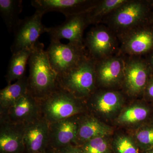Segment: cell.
I'll list each match as a JSON object with an SVG mask.
<instances>
[{"label": "cell", "instance_id": "6da1fadb", "mask_svg": "<svg viewBox=\"0 0 153 153\" xmlns=\"http://www.w3.org/2000/svg\"><path fill=\"white\" fill-rule=\"evenodd\" d=\"M28 63V90L35 98L41 100L59 88L58 75L51 67L44 44L36 43Z\"/></svg>", "mask_w": 153, "mask_h": 153}, {"label": "cell", "instance_id": "7a4b0ae2", "mask_svg": "<svg viewBox=\"0 0 153 153\" xmlns=\"http://www.w3.org/2000/svg\"><path fill=\"white\" fill-rule=\"evenodd\" d=\"M95 61L86 56L74 68L58 76L59 87L80 99L93 93L96 80Z\"/></svg>", "mask_w": 153, "mask_h": 153}, {"label": "cell", "instance_id": "3957f363", "mask_svg": "<svg viewBox=\"0 0 153 153\" xmlns=\"http://www.w3.org/2000/svg\"><path fill=\"white\" fill-rule=\"evenodd\" d=\"M39 101L42 117L49 124L80 114L84 111L81 99L60 87Z\"/></svg>", "mask_w": 153, "mask_h": 153}, {"label": "cell", "instance_id": "277c9868", "mask_svg": "<svg viewBox=\"0 0 153 153\" xmlns=\"http://www.w3.org/2000/svg\"><path fill=\"white\" fill-rule=\"evenodd\" d=\"M46 52L51 67L58 76L74 68L87 56L83 47L63 44L60 41H51Z\"/></svg>", "mask_w": 153, "mask_h": 153}, {"label": "cell", "instance_id": "5b68a950", "mask_svg": "<svg viewBox=\"0 0 153 153\" xmlns=\"http://www.w3.org/2000/svg\"><path fill=\"white\" fill-rule=\"evenodd\" d=\"M43 16L36 11L32 16L22 19L13 32L14 41L10 49L12 54L24 49H33L40 36L47 33L48 27L42 23Z\"/></svg>", "mask_w": 153, "mask_h": 153}, {"label": "cell", "instance_id": "8992f818", "mask_svg": "<svg viewBox=\"0 0 153 153\" xmlns=\"http://www.w3.org/2000/svg\"><path fill=\"white\" fill-rule=\"evenodd\" d=\"M40 101L27 91L9 110L0 121L27 125L42 117Z\"/></svg>", "mask_w": 153, "mask_h": 153}, {"label": "cell", "instance_id": "52a82bcc", "mask_svg": "<svg viewBox=\"0 0 153 153\" xmlns=\"http://www.w3.org/2000/svg\"><path fill=\"white\" fill-rule=\"evenodd\" d=\"M87 13L66 17L65 22L61 25L48 28L47 33L50 36L51 41L67 39L69 43L83 47V31L86 26L90 24Z\"/></svg>", "mask_w": 153, "mask_h": 153}, {"label": "cell", "instance_id": "ba28073f", "mask_svg": "<svg viewBox=\"0 0 153 153\" xmlns=\"http://www.w3.org/2000/svg\"><path fill=\"white\" fill-rule=\"evenodd\" d=\"M31 4L36 11L44 15L56 12L66 17L87 13L96 6L93 2L85 0H33Z\"/></svg>", "mask_w": 153, "mask_h": 153}, {"label": "cell", "instance_id": "9c48e42d", "mask_svg": "<svg viewBox=\"0 0 153 153\" xmlns=\"http://www.w3.org/2000/svg\"><path fill=\"white\" fill-rule=\"evenodd\" d=\"M79 115L49 124V149L57 150L69 145H74Z\"/></svg>", "mask_w": 153, "mask_h": 153}, {"label": "cell", "instance_id": "30bf717a", "mask_svg": "<svg viewBox=\"0 0 153 153\" xmlns=\"http://www.w3.org/2000/svg\"><path fill=\"white\" fill-rule=\"evenodd\" d=\"M25 153H45L49 149V124L43 117L25 126Z\"/></svg>", "mask_w": 153, "mask_h": 153}, {"label": "cell", "instance_id": "8fae6325", "mask_svg": "<svg viewBox=\"0 0 153 153\" xmlns=\"http://www.w3.org/2000/svg\"><path fill=\"white\" fill-rule=\"evenodd\" d=\"M149 10V5L145 2L127 1L115 10L113 23L120 29L131 27L145 19Z\"/></svg>", "mask_w": 153, "mask_h": 153}, {"label": "cell", "instance_id": "7c38bea8", "mask_svg": "<svg viewBox=\"0 0 153 153\" xmlns=\"http://www.w3.org/2000/svg\"><path fill=\"white\" fill-rule=\"evenodd\" d=\"M26 125L0 121V153H25Z\"/></svg>", "mask_w": 153, "mask_h": 153}, {"label": "cell", "instance_id": "4fadbf2b", "mask_svg": "<svg viewBox=\"0 0 153 153\" xmlns=\"http://www.w3.org/2000/svg\"><path fill=\"white\" fill-rule=\"evenodd\" d=\"M150 67L142 61H132L125 67V82L130 93L135 95L144 90L147 85Z\"/></svg>", "mask_w": 153, "mask_h": 153}, {"label": "cell", "instance_id": "5bb4252c", "mask_svg": "<svg viewBox=\"0 0 153 153\" xmlns=\"http://www.w3.org/2000/svg\"><path fill=\"white\" fill-rule=\"evenodd\" d=\"M111 132V129L92 115L79 117V126L74 145L81 146L94 138L105 137Z\"/></svg>", "mask_w": 153, "mask_h": 153}, {"label": "cell", "instance_id": "9a60e30c", "mask_svg": "<svg viewBox=\"0 0 153 153\" xmlns=\"http://www.w3.org/2000/svg\"><path fill=\"white\" fill-rule=\"evenodd\" d=\"M85 44L89 50V57L94 60L111 52L114 42L112 36L108 31L103 28L96 27L88 34Z\"/></svg>", "mask_w": 153, "mask_h": 153}, {"label": "cell", "instance_id": "2e32d148", "mask_svg": "<svg viewBox=\"0 0 153 153\" xmlns=\"http://www.w3.org/2000/svg\"><path fill=\"white\" fill-rule=\"evenodd\" d=\"M124 66L120 59L111 58L95 63L96 77L103 85H113L124 74Z\"/></svg>", "mask_w": 153, "mask_h": 153}, {"label": "cell", "instance_id": "e0dca14e", "mask_svg": "<svg viewBox=\"0 0 153 153\" xmlns=\"http://www.w3.org/2000/svg\"><path fill=\"white\" fill-rule=\"evenodd\" d=\"M28 77L25 76L13 84H8L0 91V117L4 116L10 108L28 91Z\"/></svg>", "mask_w": 153, "mask_h": 153}, {"label": "cell", "instance_id": "ac0fdd59", "mask_svg": "<svg viewBox=\"0 0 153 153\" xmlns=\"http://www.w3.org/2000/svg\"><path fill=\"white\" fill-rule=\"evenodd\" d=\"M122 102V97L119 93L107 91L93 94L89 101V107L94 112L108 115L117 111Z\"/></svg>", "mask_w": 153, "mask_h": 153}, {"label": "cell", "instance_id": "d6986e66", "mask_svg": "<svg viewBox=\"0 0 153 153\" xmlns=\"http://www.w3.org/2000/svg\"><path fill=\"white\" fill-rule=\"evenodd\" d=\"M126 51L131 54H142L153 49V29L143 28L130 34L125 42Z\"/></svg>", "mask_w": 153, "mask_h": 153}, {"label": "cell", "instance_id": "ffe728a7", "mask_svg": "<svg viewBox=\"0 0 153 153\" xmlns=\"http://www.w3.org/2000/svg\"><path fill=\"white\" fill-rule=\"evenodd\" d=\"M33 49H26L13 54L5 76L8 84L14 80L22 79L25 76L27 63Z\"/></svg>", "mask_w": 153, "mask_h": 153}, {"label": "cell", "instance_id": "44dd1931", "mask_svg": "<svg viewBox=\"0 0 153 153\" xmlns=\"http://www.w3.org/2000/svg\"><path fill=\"white\" fill-rule=\"evenodd\" d=\"M22 10V0H0V14L10 33H13L22 21L19 16Z\"/></svg>", "mask_w": 153, "mask_h": 153}, {"label": "cell", "instance_id": "7402d4cb", "mask_svg": "<svg viewBox=\"0 0 153 153\" xmlns=\"http://www.w3.org/2000/svg\"><path fill=\"white\" fill-rule=\"evenodd\" d=\"M127 1L125 0H106L102 2L99 4L88 12L87 15L89 23L97 22L101 17L115 11Z\"/></svg>", "mask_w": 153, "mask_h": 153}, {"label": "cell", "instance_id": "603a6c76", "mask_svg": "<svg viewBox=\"0 0 153 153\" xmlns=\"http://www.w3.org/2000/svg\"><path fill=\"white\" fill-rule=\"evenodd\" d=\"M149 110L141 105H134L128 108L121 113L118 119L119 123L122 124H131L139 122L147 117Z\"/></svg>", "mask_w": 153, "mask_h": 153}, {"label": "cell", "instance_id": "cb8c5ba5", "mask_svg": "<svg viewBox=\"0 0 153 153\" xmlns=\"http://www.w3.org/2000/svg\"><path fill=\"white\" fill-rule=\"evenodd\" d=\"M78 146L82 153H111L109 144L105 137L94 138Z\"/></svg>", "mask_w": 153, "mask_h": 153}, {"label": "cell", "instance_id": "d4e9b609", "mask_svg": "<svg viewBox=\"0 0 153 153\" xmlns=\"http://www.w3.org/2000/svg\"><path fill=\"white\" fill-rule=\"evenodd\" d=\"M114 147L116 153H139L137 147L128 137L121 136L115 140Z\"/></svg>", "mask_w": 153, "mask_h": 153}, {"label": "cell", "instance_id": "484cf974", "mask_svg": "<svg viewBox=\"0 0 153 153\" xmlns=\"http://www.w3.org/2000/svg\"><path fill=\"white\" fill-rule=\"evenodd\" d=\"M136 138L139 143L143 146H153V128L146 127L140 129L136 134Z\"/></svg>", "mask_w": 153, "mask_h": 153}, {"label": "cell", "instance_id": "4316f807", "mask_svg": "<svg viewBox=\"0 0 153 153\" xmlns=\"http://www.w3.org/2000/svg\"><path fill=\"white\" fill-rule=\"evenodd\" d=\"M54 151L56 153H82L79 147L74 145H69Z\"/></svg>", "mask_w": 153, "mask_h": 153}, {"label": "cell", "instance_id": "83f0119b", "mask_svg": "<svg viewBox=\"0 0 153 153\" xmlns=\"http://www.w3.org/2000/svg\"><path fill=\"white\" fill-rule=\"evenodd\" d=\"M146 93L148 96L153 99V78L150 80L146 85Z\"/></svg>", "mask_w": 153, "mask_h": 153}, {"label": "cell", "instance_id": "f1b7e54d", "mask_svg": "<svg viewBox=\"0 0 153 153\" xmlns=\"http://www.w3.org/2000/svg\"><path fill=\"white\" fill-rule=\"evenodd\" d=\"M150 67L153 68V52L151 55L150 60Z\"/></svg>", "mask_w": 153, "mask_h": 153}, {"label": "cell", "instance_id": "f546056e", "mask_svg": "<svg viewBox=\"0 0 153 153\" xmlns=\"http://www.w3.org/2000/svg\"><path fill=\"white\" fill-rule=\"evenodd\" d=\"M45 153H56L55 151L51 149H49Z\"/></svg>", "mask_w": 153, "mask_h": 153}, {"label": "cell", "instance_id": "4dcf8cb0", "mask_svg": "<svg viewBox=\"0 0 153 153\" xmlns=\"http://www.w3.org/2000/svg\"><path fill=\"white\" fill-rule=\"evenodd\" d=\"M147 153H153V150H152L150 151V152H148Z\"/></svg>", "mask_w": 153, "mask_h": 153}, {"label": "cell", "instance_id": "1f68e13d", "mask_svg": "<svg viewBox=\"0 0 153 153\" xmlns=\"http://www.w3.org/2000/svg\"></svg>", "mask_w": 153, "mask_h": 153}]
</instances>
